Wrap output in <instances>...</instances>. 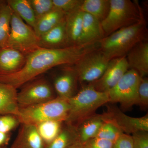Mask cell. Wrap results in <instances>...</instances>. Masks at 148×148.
Masks as SVG:
<instances>
[{
	"label": "cell",
	"instance_id": "cell-28",
	"mask_svg": "<svg viewBox=\"0 0 148 148\" xmlns=\"http://www.w3.org/2000/svg\"><path fill=\"white\" fill-rule=\"evenodd\" d=\"M36 21L54 8L52 0H29Z\"/></svg>",
	"mask_w": 148,
	"mask_h": 148
},
{
	"label": "cell",
	"instance_id": "cell-7",
	"mask_svg": "<svg viewBox=\"0 0 148 148\" xmlns=\"http://www.w3.org/2000/svg\"><path fill=\"white\" fill-rule=\"evenodd\" d=\"M140 77L136 71L129 69L115 86L107 92L109 103H119L123 110L138 105Z\"/></svg>",
	"mask_w": 148,
	"mask_h": 148
},
{
	"label": "cell",
	"instance_id": "cell-37",
	"mask_svg": "<svg viewBox=\"0 0 148 148\" xmlns=\"http://www.w3.org/2000/svg\"><path fill=\"white\" fill-rule=\"evenodd\" d=\"M3 2V1H1V0H0V4H1V3H2Z\"/></svg>",
	"mask_w": 148,
	"mask_h": 148
},
{
	"label": "cell",
	"instance_id": "cell-9",
	"mask_svg": "<svg viewBox=\"0 0 148 148\" xmlns=\"http://www.w3.org/2000/svg\"><path fill=\"white\" fill-rule=\"evenodd\" d=\"M56 97L49 83L41 79L25 85L17 92V99L19 108H22L45 103Z\"/></svg>",
	"mask_w": 148,
	"mask_h": 148
},
{
	"label": "cell",
	"instance_id": "cell-36",
	"mask_svg": "<svg viewBox=\"0 0 148 148\" xmlns=\"http://www.w3.org/2000/svg\"><path fill=\"white\" fill-rule=\"evenodd\" d=\"M67 148H86L84 144H83L77 140Z\"/></svg>",
	"mask_w": 148,
	"mask_h": 148
},
{
	"label": "cell",
	"instance_id": "cell-35",
	"mask_svg": "<svg viewBox=\"0 0 148 148\" xmlns=\"http://www.w3.org/2000/svg\"><path fill=\"white\" fill-rule=\"evenodd\" d=\"M10 139L9 133H5L0 132V148L5 147L7 145Z\"/></svg>",
	"mask_w": 148,
	"mask_h": 148
},
{
	"label": "cell",
	"instance_id": "cell-3",
	"mask_svg": "<svg viewBox=\"0 0 148 148\" xmlns=\"http://www.w3.org/2000/svg\"><path fill=\"white\" fill-rule=\"evenodd\" d=\"M68 101L70 110L64 122L75 127L96 114V111L101 106L109 103L108 92L98 91L90 84L83 86Z\"/></svg>",
	"mask_w": 148,
	"mask_h": 148
},
{
	"label": "cell",
	"instance_id": "cell-25",
	"mask_svg": "<svg viewBox=\"0 0 148 148\" xmlns=\"http://www.w3.org/2000/svg\"><path fill=\"white\" fill-rule=\"evenodd\" d=\"M12 11L6 2L0 4V48L5 47L10 30Z\"/></svg>",
	"mask_w": 148,
	"mask_h": 148
},
{
	"label": "cell",
	"instance_id": "cell-31",
	"mask_svg": "<svg viewBox=\"0 0 148 148\" xmlns=\"http://www.w3.org/2000/svg\"><path fill=\"white\" fill-rule=\"evenodd\" d=\"M20 123L16 116L2 115L0 116V132L8 133Z\"/></svg>",
	"mask_w": 148,
	"mask_h": 148
},
{
	"label": "cell",
	"instance_id": "cell-4",
	"mask_svg": "<svg viewBox=\"0 0 148 148\" xmlns=\"http://www.w3.org/2000/svg\"><path fill=\"white\" fill-rule=\"evenodd\" d=\"M110 2L109 13L101 22L105 37L145 19L140 6L136 2L130 0H110Z\"/></svg>",
	"mask_w": 148,
	"mask_h": 148
},
{
	"label": "cell",
	"instance_id": "cell-38",
	"mask_svg": "<svg viewBox=\"0 0 148 148\" xmlns=\"http://www.w3.org/2000/svg\"><path fill=\"white\" fill-rule=\"evenodd\" d=\"M5 148V147H4V148Z\"/></svg>",
	"mask_w": 148,
	"mask_h": 148
},
{
	"label": "cell",
	"instance_id": "cell-34",
	"mask_svg": "<svg viewBox=\"0 0 148 148\" xmlns=\"http://www.w3.org/2000/svg\"><path fill=\"white\" fill-rule=\"evenodd\" d=\"M113 148H133L131 135L122 133L114 143Z\"/></svg>",
	"mask_w": 148,
	"mask_h": 148
},
{
	"label": "cell",
	"instance_id": "cell-23",
	"mask_svg": "<svg viewBox=\"0 0 148 148\" xmlns=\"http://www.w3.org/2000/svg\"><path fill=\"white\" fill-rule=\"evenodd\" d=\"M6 3L14 12L29 26L34 28L36 19L29 0H8Z\"/></svg>",
	"mask_w": 148,
	"mask_h": 148
},
{
	"label": "cell",
	"instance_id": "cell-1",
	"mask_svg": "<svg viewBox=\"0 0 148 148\" xmlns=\"http://www.w3.org/2000/svg\"><path fill=\"white\" fill-rule=\"evenodd\" d=\"M99 42L59 49L40 47L26 56L25 65L20 71L0 74V82L17 89L56 66L75 65L86 54L99 48Z\"/></svg>",
	"mask_w": 148,
	"mask_h": 148
},
{
	"label": "cell",
	"instance_id": "cell-26",
	"mask_svg": "<svg viewBox=\"0 0 148 148\" xmlns=\"http://www.w3.org/2000/svg\"><path fill=\"white\" fill-rule=\"evenodd\" d=\"M64 122L49 121L36 125L39 134L45 146L50 143L59 134Z\"/></svg>",
	"mask_w": 148,
	"mask_h": 148
},
{
	"label": "cell",
	"instance_id": "cell-24",
	"mask_svg": "<svg viewBox=\"0 0 148 148\" xmlns=\"http://www.w3.org/2000/svg\"><path fill=\"white\" fill-rule=\"evenodd\" d=\"M77 140L75 127L66 124L56 138L45 148H67Z\"/></svg>",
	"mask_w": 148,
	"mask_h": 148
},
{
	"label": "cell",
	"instance_id": "cell-10",
	"mask_svg": "<svg viewBox=\"0 0 148 148\" xmlns=\"http://www.w3.org/2000/svg\"><path fill=\"white\" fill-rule=\"evenodd\" d=\"M105 112L106 119L114 123L125 134L130 135L139 131H148V114L141 117H133L125 114L115 106H108Z\"/></svg>",
	"mask_w": 148,
	"mask_h": 148
},
{
	"label": "cell",
	"instance_id": "cell-33",
	"mask_svg": "<svg viewBox=\"0 0 148 148\" xmlns=\"http://www.w3.org/2000/svg\"><path fill=\"white\" fill-rule=\"evenodd\" d=\"M114 143L106 139L94 138L84 143L86 148H113Z\"/></svg>",
	"mask_w": 148,
	"mask_h": 148
},
{
	"label": "cell",
	"instance_id": "cell-21",
	"mask_svg": "<svg viewBox=\"0 0 148 148\" xmlns=\"http://www.w3.org/2000/svg\"><path fill=\"white\" fill-rule=\"evenodd\" d=\"M66 16L63 11L54 8L37 20L33 29L39 38L64 21Z\"/></svg>",
	"mask_w": 148,
	"mask_h": 148
},
{
	"label": "cell",
	"instance_id": "cell-8",
	"mask_svg": "<svg viewBox=\"0 0 148 148\" xmlns=\"http://www.w3.org/2000/svg\"><path fill=\"white\" fill-rule=\"evenodd\" d=\"M110 60L99 49L87 53L74 65L78 81L87 84L95 82L102 76Z\"/></svg>",
	"mask_w": 148,
	"mask_h": 148
},
{
	"label": "cell",
	"instance_id": "cell-32",
	"mask_svg": "<svg viewBox=\"0 0 148 148\" xmlns=\"http://www.w3.org/2000/svg\"><path fill=\"white\" fill-rule=\"evenodd\" d=\"M133 148H148V131H139L131 135Z\"/></svg>",
	"mask_w": 148,
	"mask_h": 148
},
{
	"label": "cell",
	"instance_id": "cell-15",
	"mask_svg": "<svg viewBox=\"0 0 148 148\" xmlns=\"http://www.w3.org/2000/svg\"><path fill=\"white\" fill-rule=\"evenodd\" d=\"M45 145L35 125L22 123L11 148H45Z\"/></svg>",
	"mask_w": 148,
	"mask_h": 148
},
{
	"label": "cell",
	"instance_id": "cell-20",
	"mask_svg": "<svg viewBox=\"0 0 148 148\" xmlns=\"http://www.w3.org/2000/svg\"><path fill=\"white\" fill-rule=\"evenodd\" d=\"M16 89L10 85L0 82V114L17 116L19 107Z\"/></svg>",
	"mask_w": 148,
	"mask_h": 148
},
{
	"label": "cell",
	"instance_id": "cell-6",
	"mask_svg": "<svg viewBox=\"0 0 148 148\" xmlns=\"http://www.w3.org/2000/svg\"><path fill=\"white\" fill-rule=\"evenodd\" d=\"M5 47L14 49L26 56L40 48L39 38L34 29L13 11L10 33Z\"/></svg>",
	"mask_w": 148,
	"mask_h": 148
},
{
	"label": "cell",
	"instance_id": "cell-29",
	"mask_svg": "<svg viewBox=\"0 0 148 148\" xmlns=\"http://www.w3.org/2000/svg\"><path fill=\"white\" fill-rule=\"evenodd\" d=\"M54 8L67 14L80 9L84 0H52Z\"/></svg>",
	"mask_w": 148,
	"mask_h": 148
},
{
	"label": "cell",
	"instance_id": "cell-5",
	"mask_svg": "<svg viewBox=\"0 0 148 148\" xmlns=\"http://www.w3.org/2000/svg\"><path fill=\"white\" fill-rule=\"evenodd\" d=\"M69 101L56 97L48 102L19 108L17 116L21 124L36 125L43 122L56 121L65 122L69 114Z\"/></svg>",
	"mask_w": 148,
	"mask_h": 148
},
{
	"label": "cell",
	"instance_id": "cell-2",
	"mask_svg": "<svg viewBox=\"0 0 148 148\" xmlns=\"http://www.w3.org/2000/svg\"><path fill=\"white\" fill-rule=\"evenodd\" d=\"M147 23L144 19L103 38L99 42V49L110 60L126 56L135 45L147 40Z\"/></svg>",
	"mask_w": 148,
	"mask_h": 148
},
{
	"label": "cell",
	"instance_id": "cell-27",
	"mask_svg": "<svg viewBox=\"0 0 148 148\" xmlns=\"http://www.w3.org/2000/svg\"><path fill=\"white\" fill-rule=\"evenodd\" d=\"M123 133L112 122L106 119L99 130L95 138L106 139L114 143Z\"/></svg>",
	"mask_w": 148,
	"mask_h": 148
},
{
	"label": "cell",
	"instance_id": "cell-11",
	"mask_svg": "<svg viewBox=\"0 0 148 148\" xmlns=\"http://www.w3.org/2000/svg\"><path fill=\"white\" fill-rule=\"evenodd\" d=\"M129 69L126 56L111 59L102 76L90 84L98 91L108 92Z\"/></svg>",
	"mask_w": 148,
	"mask_h": 148
},
{
	"label": "cell",
	"instance_id": "cell-12",
	"mask_svg": "<svg viewBox=\"0 0 148 148\" xmlns=\"http://www.w3.org/2000/svg\"><path fill=\"white\" fill-rule=\"evenodd\" d=\"M77 75L73 67H68L54 81V88L57 97L69 100L76 93Z\"/></svg>",
	"mask_w": 148,
	"mask_h": 148
},
{
	"label": "cell",
	"instance_id": "cell-30",
	"mask_svg": "<svg viewBox=\"0 0 148 148\" xmlns=\"http://www.w3.org/2000/svg\"><path fill=\"white\" fill-rule=\"evenodd\" d=\"M138 106L143 110L148 106V79L147 77H140L138 88Z\"/></svg>",
	"mask_w": 148,
	"mask_h": 148
},
{
	"label": "cell",
	"instance_id": "cell-16",
	"mask_svg": "<svg viewBox=\"0 0 148 148\" xmlns=\"http://www.w3.org/2000/svg\"><path fill=\"white\" fill-rule=\"evenodd\" d=\"M106 120L105 113L95 114L80 122L75 127L77 140L84 144L90 139L95 138Z\"/></svg>",
	"mask_w": 148,
	"mask_h": 148
},
{
	"label": "cell",
	"instance_id": "cell-19",
	"mask_svg": "<svg viewBox=\"0 0 148 148\" xmlns=\"http://www.w3.org/2000/svg\"><path fill=\"white\" fill-rule=\"evenodd\" d=\"M105 37L101 21L92 15L84 12L82 44L98 42Z\"/></svg>",
	"mask_w": 148,
	"mask_h": 148
},
{
	"label": "cell",
	"instance_id": "cell-22",
	"mask_svg": "<svg viewBox=\"0 0 148 148\" xmlns=\"http://www.w3.org/2000/svg\"><path fill=\"white\" fill-rule=\"evenodd\" d=\"M110 5V0H84L80 9L101 22L108 15Z\"/></svg>",
	"mask_w": 148,
	"mask_h": 148
},
{
	"label": "cell",
	"instance_id": "cell-14",
	"mask_svg": "<svg viewBox=\"0 0 148 148\" xmlns=\"http://www.w3.org/2000/svg\"><path fill=\"white\" fill-rule=\"evenodd\" d=\"M26 56L18 51L8 47L0 48V74L14 73L23 68Z\"/></svg>",
	"mask_w": 148,
	"mask_h": 148
},
{
	"label": "cell",
	"instance_id": "cell-17",
	"mask_svg": "<svg viewBox=\"0 0 148 148\" xmlns=\"http://www.w3.org/2000/svg\"><path fill=\"white\" fill-rule=\"evenodd\" d=\"M39 47L59 49L69 47L64 21L39 38Z\"/></svg>",
	"mask_w": 148,
	"mask_h": 148
},
{
	"label": "cell",
	"instance_id": "cell-18",
	"mask_svg": "<svg viewBox=\"0 0 148 148\" xmlns=\"http://www.w3.org/2000/svg\"><path fill=\"white\" fill-rule=\"evenodd\" d=\"M83 13L81 9L66 14V29L69 46L81 45Z\"/></svg>",
	"mask_w": 148,
	"mask_h": 148
},
{
	"label": "cell",
	"instance_id": "cell-13",
	"mask_svg": "<svg viewBox=\"0 0 148 148\" xmlns=\"http://www.w3.org/2000/svg\"><path fill=\"white\" fill-rule=\"evenodd\" d=\"M129 69L135 70L141 77L148 74V40L139 43L132 48L126 56Z\"/></svg>",
	"mask_w": 148,
	"mask_h": 148
}]
</instances>
